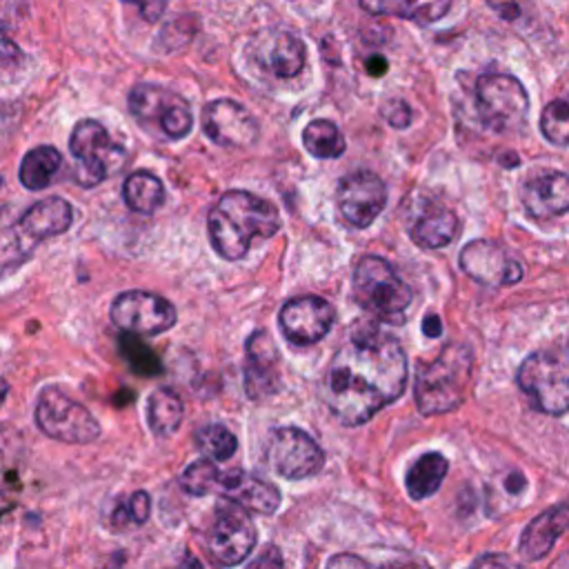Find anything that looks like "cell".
<instances>
[{
	"instance_id": "obj_31",
	"label": "cell",
	"mask_w": 569,
	"mask_h": 569,
	"mask_svg": "<svg viewBox=\"0 0 569 569\" xmlns=\"http://www.w3.org/2000/svg\"><path fill=\"white\" fill-rule=\"evenodd\" d=\"M218 478H220V469L211 460L202 458L191 462L180 473V487L191 496H207L218 489Z\"/></svg>"
},
{
	"instance_id": "obj_24",
	"label": "cell",
	"mask_w": 569,
	"mask_h": 569,
	"mask_svg": "<svg viewBox=\"0 0 569 569\" xmlns=\"http://www.w3.org/2000/svg\"><path fill=\"white\" fill-rule=\"evenodd\" d=\"M458 233V218L447 209H433L416 220L411 227V240L422 249H442Z\"/></svg>"
},
{
	"instance_id": "obj_2",
	"label": "cell",
	"mask_w": 569,
	"mask_h": 569,
	"mask_svg": "<svg viewBox=\"0 0 569 569\" xmlns=\"http://www.w3.org/2000/svg\"><path fill=\"white\" fill-rule=\"evenodd\" d=\"M209 240L224 260H240L256 238H271L280 229L273 202L249 191H227L211 207L207 218Z\"/></svg>"
},
{
	"instance_id": "obj_17",
	"label": "cell",
	"mask_w": 569,
	"mask_h": 569,
	"mask_svg": "<svg viewBox=\"0 0 569 569\" xmlns=\"http://www.w3.org/2000/svg\"><path fill=\"white\" fill-rule=\"evenodd\" d=\"M202 131L216 144L247 147L258 138V122L236 100L218 98L202 109Z\"/></svg>"
},
{
	"instance_id": "obj_33",
	"label": "cell",
	"mask_w": 569,
	"mask_h": 569,
	"mask_svg": "<svg viewBox=\"0 0 569 569\" xmlns=\"http://www.w3.org/2000/svg\"><path fill=\"white\" fill-rule=\"evenodd\" d=\"M149 511H151L149 493H147V491H136V493L129 498L127 507H120V509L116 511L113 520L120 518V516H124V522L131 520V522H136V525H142V522H147Z\"/></svg>"
},
{
	"instance_id": "obj_19",
	"label": "cell",
	"mask_w": 569,
	"mask_h": 569,
	"mask_svg": "<svg viewBox=\"0 0 569 569\" xmlns=\"http://www.w3.org/2000/svg\"><path fill=\"white\" fill-rule=\"evenodd\" d=\"M280 385L278 349L273 347L267 331H253L247 338V360H244V391L251 400H262L276 393Z\"/></svg>"
},
{
	"instance_id": "obj_34",
	"label": "cell",
	"mask_w": 569,
	"mask_h": 569,
	"mask_svg": "<svg viewBox=\"0 0 569 569\" xmlns=\"http://www.w3.org/2000/svg\"><path fill=\"white\" fill-rule=\"evenodd\" d=\"M380 113H382V118H385L393 129H407L409 122H411V109H409V104H407L405 100H400V98L387 100V102L382 104Z\"/></svg>"
},
{
	"instance_id": "obj_26",
	"label": "cell",
	"mask_w": 569,
	"mask_h": 569,
	"mask_svg": "<svg viewBox=\"0 0 569 569\" xmlns=\"http://www.w3.org/2000/svg\"><path fill=\"white\" fill-rule=\"evenodd\" d=\"M124 202L136 213H153L164 200V187L151 171H133L122 184Z\"/></svg>"
},
{
	"instance_id": "obj_22",
	"label": "cell",
	"mask_w": 569,
	"mask_h": 569,
	"mask_svg": "<svg viewBox=\"0 0 569 569\" xmlns=\"http://www.w3.org/2000/svg\"><path fill=\"white\" fill-rule=\"evenodd\" d=\"M569 529V502L556 505L542 513H538L520 538V553L527 560H540L545 558L558 536H562Z\"/></svg>"
},
{
	"instance_id": "obj_1",
	"label": "cell",
	"mask_w": 569,
	"mask_h": 569,
	"mask_svg": "<svg viewBox=\"0 0 569 569\" xmlns=\"http://www.w3.org/2000/svg\"><path fill=\"white\" fill-rule=\"evenodd\" d=\"M407 385V356L400 342L385 333H362L347 340L329 362L322 398L347 427L371 420L398 400Z\"/></svg>"
},
{
	"instance_id": "obj_41",
	"label": "cell",
	"mask_w": 569,
	"mask_h": 569,
	"mask_svg": "<svg viewBox=\"0 0 569 569\" xmlns=\"http://www.w3.org/2000/svg\"><path fill=\"white\" fill-rule=\"evenodd\" d=\"M491 9H496L505 20H513V18H518V13H520V9H518V4H491Z\"/></svg>"
},
{
	"instance_id": "obj_25",
	"label": "cell",
	"mask_w": 569,
	"mask_h": 569,
	"mask_svg": "<svg viewBox=\"0 0 569 569\" xmlns=\"http://www.w3.org/2000/svg\"><path fill=\"white\" fill-rule=\"evenodd\" d=\"M60 164L62 156L56 147H36L20 162V182L31 191H40L51 184V180L60 171Z\"/></svg>"
},
{
	"instance_id": "obj_14",
	"label": "cell",
	"mask_w": 569,
	"mask_h": 569,
	"mask_svg": "<svg viewBox=\"0 0 569 569\" xmlns=\"http://www.w3.org/2000/svg\"><path fill=\"white\" fill-rule=\"evenodd\" d=\"M336 311L320 296H298L282 305L278 313L280 331L293 345H313L322 340L333 327Z\"/></svg>"
},
{
	"instance_id": "obj_44",
	"label": "cell",
	"mask_w": 569,
	"mask_h": 569,
	"mask_svg": "<svg viewBox=\"0 0 569 569\" xmlns=\"http://www.w3.org/2000/svg\"><path fill=\"white\" fill-rule=\"evenodd\" d=\"M7 393H9V385L4 378H0V405L7 400Z\"/></svg>"
},
{
	"instance_id": "obj_5",
	"label": "cell",
	"mask_w": 569,
	"mask_h": 569,
	"mask_svg": "<svg viewBox=\"0 0 569 569\" xmlns=\"http://www.w3.org/2000/svg\"><path fill=\"white\" fill-rule=\"evenodd\" d=\"M353 296L360 307L387 322H402L411 305L409 284L380 256H365L353 269Z\"/></svg>"
},
{
	"instance_id": "obj_40",
	"label": "cell",
	"mask_w": 569,
	"mask_h": 569,
	"mask_svg": "<svg viewBox=\"0 0 569 569\" xmlns=\"http://www.w3.org/2000/svg\"><path fill=\"white\" fill-rule=\"evenodd\" d=\"M507 489L509 491H513V493H518V491H522L525 489V485H527V480H525V476L522 473H518V471H513V473H509V478H507Z\"/></svg>"
},
{
	"instance_id": "obj_12",
	"label": "cell",
	"mask_w": 569,
	"mask_h": 569,
	"mask_svg": "<svg viewBox=\"0 0 569 569\" xmlns=\"http://www.w3.org/2000/svg\"><path fill=\"white\" fill-rule=\"evenodd\" d=\"M267 458L271 467L289 480L316 476L325 465V451L320 445L298 427H278L271 433Z\"/></svg>"
},
{
	"instance_id": "obj_43",
	"label": "cell",
	"mask_w": 569,
	"mask_h": 569,
	"mask_svg": "<svg viewBox=\"0 0 569 569\" xmlns=\"http://www.w3.org/2000/svg\"><path fill=\"white\" fill-rule=\"evenodd\" d=\"M176 569H204V567H202V562H200L196 556H189V553H187V556L182 558V562H180Z\"/></svg>"
},
{
	"instance_id": "obj_4",
	"label": "cell",
	"mask_w": 569,
	"mask_h": 569,
	"mask_svg": "<svg viewBox=\"0 0 569 569\" xmlns=\"http://www.w3.org/2000/svg\"><path fill=\"white\" fill-rule=\"evenodd\" d=\"M473 351L462 342L447 345L438 358L422 362L416 376V405L420 413H447L458 409L471 387Z\"/></svg>"
},
{
	"instance_id": "obj_16",
	"label": "cell",
	"mask_w": 569,
	"mask_h": 569,
	"mask_svg": "<svg viewBox=\"0 0 569 569\" xmlns=\"http://www.w3.org/2000/svg\"><path fill=\"white\" fill-rule=\"evenodd\" d=\"M462 271L480 284L507 287L522 278V264L516 262L491 240H471L460 251Z\"/></svg>"
},
{
	"instance_id": "obj_29",
	"label": "cell",
	"mask_w": 569,
	"mask_h": 569,
	"mask_svg": "<svg viewBox=\"0 0 569 569\" xmlns=\"http://www.w3.org/2000/svg\"><path fill=\"white\" fill-rule=\"evenodd\" d=\"M302 144L313 158H338L345 151V138L340 129L325 118L311 120L302 131Z\"/></svg>"
},
{
	"instance_id": "obj_39",
	"label": "cell",
	"mask_w": 569,
	"mask_h": 569,
	"mask_svg": "<svg viewBox=\"0 0 569 569\" xmlns=\"http://www.w3.org/2000/svg\"><path fill=\"white\" fill-rule=\"evenodd\" d=\"M365 67H367V73L369 76H373V78H380V76H385L387 73V60L382 58V56H371L367 62H365Z\"/></svg>"
},
{
	"instance_id": "obj_7",
	"label": "cell",
	"mask_w": 569,
	"mask_h": 569,
	"mask_svg": "<svg viewBox=\"0 0 569 569\" xmlns=\"http://www.w3.org/2000/svg\"><path fill=\"white\" fill-rule=\"evenodd\" d=\"M476 107L485 127L507 133L520 129L527 120L529 96L511 73H482L476 80Z\"/></svg>"
},
{
	"instance_id": "obj_13",
	"label": "cell",
	"mask_w": 569,
	"mask_h": 569,
	"mask_svg": "<svg viewBox=\"0 0 569 569\" xmlns=\"http://www.w3.org/2000/svg\"><path fill=\"white\" fill-rule=\"evenodd\" d=\"M109 313L116 327L131 333H142V336H156L176 325L173 305L142 289H129L120 293L111 302Z\"/></svg>"
},
{
	"instance_id": "obj_15",
	"label": "cell",
	"mask_w": 569,
	"mask_h": 569,
	"mask_svg": "<svg viewBox=\"0 0 569 569\" xmlns=\"http://www.w3.org/2000/svg\"><path fill=\"white\" fill-rule=\"evenodd\" d=\"M387 204V187L371 171H356L340 180L338 209L342 218L356 227H369Z\"/></svg>"
},
{
	"instance_id": "obj_42",
	"label": "cell",
	"mask_w": 569,
	"mask_h": 569,
	"mask_svg": "<svg viewBox=\"0 0 569 569\" xmlns=\"http://www.w3.org/2000/svg\"><path fill=\"white\" fill-rule=\"evenodd\" d=\"M385 569H431L427 562H420V560H409V562H396V565H389Z\"/></svg>"
},
{
	"instance_id": "obj_32",
	"label": "cell",
	"mask_w": 569,
	"mask_h": 569,
	"mask_svg": "<svg viewBox=\"0 0 569 569\" xmlns=\"http://www.w3.org/2000/svg\"><path fill=\"white\" fill-rule=\"evenodd\" d=\"M542 136L558 147L569 144V102L551 100L540 116Z\"/></svg>"
},
{
	"instance_id": "obj_20",
	"label": "cell",
	"mask_w": 569,
	"mask_h": 569,
	"mask_svg": "<svg viewBox=\"0 0 569 569\" xmlns=\"http://www.w3.org/2000/svg\"><path fill=\"white\" fill-rule=\"evenodd\" d=\"M216 491H220L224 500L240 505L244 511H256L262 516H271L280 507V491L276 485L242 469L220 471Z\"/></svg>"
},
{
	"instance_id": "obj_28",
	"label": "cell",
	"mask_w": 569,
	"mask_h": 569,
	"mask_svg": "<svg viewBox=\"0 0 569 569\" xmlns=\"http://www.w3.org/2000/svg\"><path fill=\"white\" fill-rule=\"evenodd\" d=\"M360 7L369 13L376 16H396V18H407V20H416L420 24H429L440 20L451 2H407V0H382V2H360Z\"/></svg>"
},
{
	"instance_id": "obj_8",
	"label": "cell",
	"mask_w": 569,
	"mask_h": 569,
	"mask_svg": "<svg viewBox=\"0 0 569 569\" xmlns=\"http://www.w3.org/2000/svg\"><path fill=\"white\" fill-rule=\"evenodd\" d=\"M33 416L42 433L67 445H87L100 436V425L93 413L58 387L40 391Z\"/></svg>"
},
{
	"instance_id": "obj_21",
	"label": "cell",
	"mask_w": 569,
	"mask_h": 569,
	"mask_svg": "<svg viewBox=\"0 0 569 569\" xmlns=\"http://www.w3.org/2000/svg\"><path fill=\"white\" fill-rule=\"evenodd\" d=\"M522 204L538 220L569 211V176L562 171L536 173L522 187Z\"/></svg>"
},
{
	"instance_id": "obj_23",
	"label": "cell",
	"mask_w": 569,
	"mask_h": 569,
	"mask_svg": "<svg viewBox=\"0 0 569 569\" xmlns=\"http://www.w3.org/2000/svg\"><path fill=\"white\" fill-rule=\"evenodd\" d=\"M447 469H449V462L442 453L438 451H427L422 453L407 471V478H405V485H407V491L413 500H425L429 496H433L445 476H447Z\"/></svg>"
},
{
	"instance_id": "obj_45",
	"label": "cell",
	"mask_w": 569,
	"mask_h": 569,
	"mask_svg": "<svg viewBox=\"0 0 569 569\" xmlns=\"http://www.w3.org/2000/svg\"><path fill=\"white\" fill-rule=\"evenodd\" d=\"M0 184H2V180H0Z\"/></svg>"
},
{
	"instance_id": "obj_10",
	"label": "cell",
	"mask_w": 569,
	"mask_h": 569,
	"mask_svg": "<svg viewBox=\"0 0 569 569\" xmlns=\"http://www.w3.org/2000/svg\"><path fill=\"white\" fill-rule=\"evenodd\" d=\"M253 545L256 527L249 518V511L231 500H222L216 507L213 522L207 531L209 556L222 567H233L251 553Z\"/></svg>"
},
{
	"instance_id": "obj_38",
	"label": "cell",
	"mask_w": 569,
	"mask_h": 569,
	"mask_svg": "<svg viewBox=\"0 0 569 569\" xmlns=\"http://www.w3.org/2000/svg\"><path fill=\"white\" fill-rule=\"evenodd\" d=\"M422 333L427 338H438L442 333V322L436 313H427L425 320H422Z\"/></svg>"
},
{
	"instance_id": "obj_3",
	"label": "cell",
	"mask_w": 569,
	"mask_h": 569,
	"mask_svg": "<svg viewBox=\"0 0 569 569\" xmlns=\"http://www.w3.org/2000/svg\"><path fill=\"white\" fill-rule=\"evenodd\" d=\"M73 209L64 198H44L31 204L20 218L11 209L0 213V269L22 264L33 249L71 227Z\"/></svg>"
},
{
	"instance_id": "obj_11",
	"label": "cell",
	"mask_w": 569,
	"mask_h": 569,
	"mask_svg": "<svg viewBox=\"0 0 569 569\" xmlns=\"http://www.w3.org/2000/svg\"><path fill=\"white\" fill-rule=\"evenodd\" d=\"M69 149L78 160L76 180L82 187L100 184L122 156L98 120H80L71 131Z\"/></svg>"
},
{
	"instance_id": "obj_18",
	"label": "cell",
	"mask_w": 569,
	"mask_h": 569,
	"mask_svg": "<svg viewBox=\"0 0 569 569\" xmlns=\"http://www.w3.org/2000/svg\"><path fill=\"white\" fill-rule=\"evenodd\" d=\"M251 56L256 64L271 76L293 78L305 67L307 49L296 33L284 29H267L253 40Z\"/></svg>"
},
{
	"instance_id": "obj_27",
	"label": "cell",
	"mask_w": 569,
	"mask_h": 569,
	"mask_svg": "<svg viewBox=\"0 0 569 569\" xmlns=\"http://www.w3.org/2000/svg\"><path fill=\"white\" fill-rule=\"evenodd\" d=\"M184 416L182 400L176 391L162 387L156 389L147 400V422L156 436H171Z\"/></svg>"
},
{
	"instance_id": "obj_6",
	"label": "cell",
	"mask_w": 569,
	"mask_h": 569,
	"mask_svg": "<svg viewBox=\"0 0 569 569\" xmlns=\"http://www.w3.org/2000/svg\"><path fill=\"white\" fill-rule=\"evenodd\" d=\"M518 385L531 405L549 416L569 411V356L536 351L518 369Z\"/></svg>"
},
{
	"instance_id": "obj_36",
	"label": "cell",
	"mask_w": 569,
	"mask_h": 569,
	"mask_svg": "<svg viewBox=\"0 0 569 569\" xmlns=\"http://www.w3.org/2000/svg\"><path fill=\"white\" fill-rule=\"evenodd\" d=\"M469 569H522V565L505 553H485Z\"/></svg>"
},
{
	"instance_id": "obj_37",
	"label": "cell",
	"mask_w": 569,
	"mask_h": 569,
	"mask_svg": "<svg viewBox=\"0 0 569 569\" xmlns=\"http://www.w3.org/2000/svg\"><path fill=\"white\" fill-rule=\"evenodd\" d=\"M327 569H369V565L358 558V556H351V553H340V556H333L327 565Z\"/></svg>"
},
{
	"instance_id": "obj_35",
	"label": "cell",
	"mask_w": 569,
	"mask_h": 569,
	"mask_svg": "<svg viewBox=\"0 0 569 569\" xmlns=\"http://www.w3.org/2000/svg\"><path fill=\"white\" fill-rule=\"evenodd\" d=\"M284 560H282V551L276 545H267L249 565L247 569H282Z\"/></svg>"
},
{
	"instance_id": "obj_9",
	"label": "cell",
	"mask_w": 569,
	"mask_h": 569,
	"mask_svg": "<svg viewBox=\"0 0 569 569\" xmlns=\"http://www.w3.org/2000/svg\"><path fill=\"white\" fill-rule=\"evenodd\" d=\"M129 111L142 124H156L169 140L184 138L193 127L189 102L164 87L142 82L129 93Z\"/></svg>"
},
{
	"instance_id": "obj_30",
	"label": "cell",
	"mask_w": 569,
	"mask_h": 569,
	"mask_svg": "<svg viewBox=\"0 0 569 569\" xmlns=\"http://www.w3.org/2000/svg\"><path fill=\"white\" fill-rule=\"evenodd\" d=\"M196 445H198V449L207 458L218 460V462L229 460L236 453V449H238L236 436L227 427H222V425H204V427H200L196 431Z\"/></svg>"
}]
</instances>
